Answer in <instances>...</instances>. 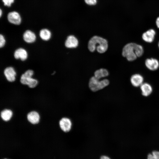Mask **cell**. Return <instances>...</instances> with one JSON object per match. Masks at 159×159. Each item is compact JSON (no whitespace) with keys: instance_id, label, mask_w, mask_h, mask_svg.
<instances>
[{"instance_id":"cell-1","label":"cell","mask_w":159,"mask_h":159,"mask_svg":"<svg viewBox=\"0 0 159 159\" xmlns=\"http://www.w3.org/2000/svg\"><path fill=\"white\" fill-rule=\"evenodd\" d=\"M144 50L142 46L136 43L131 42L126 44L123 47L122 55L129 61L135 60L138 57L143 54Z\"/></svg>"},{"instance_id":"cell-2","label":"cell","mask_w":159,"mask_h":159,"mask_svg":"<svg viewBox=\"0 0 159 159\" xmlns=\"http://www.w3.org/2000/svg\"><path fill=\"white\" fill-rule=\"evenodd\" d=\"M88 47L90 51L94 52L96 48L97 51L100 53L105 52L107 49L108 44L105 39L99 36H94L89 40Z\"/></svg>"},{"instance_id":"cell-3","label":"cell","mask_w":159,"mask_h":159,"mask_svg":"<svg viewBox=\"0 0 159 159\" xmlns=\"http://www.w3.org/2000/svg\"><path fill=\"white\" fill-rule=\"evenodd\" d=\"M109 83L108 79H105L100 81L94 76H93L90 80L89 86L92 91L95 92L103 89L107 86Z\"/></svg>"},{"instance_id":"cell-4","label":"cell","mask_w":159,"mask_h":159,"mask_svg":"<svg viewBox=\"0 0 159 159\" xmlns=\"http://www.w3.org/2000/svg\"><path fill=\"white\" fill-rule=\"evenodd\" d=\"M33 74V71L32 70H28L26 71L21 76L20 81L21 83L27 85L31 88L35 87L38 82L37 80L32 77Z\"/></svg>"},{"instance_id":"cell-5","label":"cell","mask_w":159,"mask_h":159,"mask_svg":"<svg viewBox=\"0 0 159 159\" xmlns=\"http://www.w3.org/2000/svg\"><path fill=\"white\" fill-rule=\"evenodd\" d=\"M61 129L64 132H68L71 129L72 123L71 120L67 117L62 118L59 121Z\"/></svg>"},{"instance_id":"cell-6","label":"cell","mask_w":159,"mask_h":159,"mask_svg":"<svg viewBox=\"0 0 159 159\" xmlns=\"http://www.w3.org/2000/svg\"><path fill=\"white\" fill-rule=\"evenodd\" d=\"M155 34V30L153 29H150L143 33L142 37L145 42L151 43L153 41Z\"/></svg>"},{"instance_id":"cell-7","label":"cell","mask_w":159,"mask_h":159,"mask_svg":"<svg viewBox=\"0 0 159 159\" xmlns=\"http://www.w3.org/2000/svg\"><path fill=\"white\" fill-rule=\"evenodd\" d=\"M7 18L9 22L15 25H19L21 22V16L16 11L9 12L8 14Z\"/></svg>"},{"instance_id":"cell-8","label":"cell","mask_w":159,"mask_h":159,"mask_svg":"<svg viewBox=\"0 0 159 159\" xmlns=\"http://www.w3.org/2000/svg\"><path fill=\"white\" fill-rule=\"evenodd\" d=\"M4 74L7 80L10 82L14 81L16 79V72L12 67L6 68L4 70Z\"/></svg>"},{"instance_id":"cell-9","label":"cell","mask_w":159,"mask_h":159,"mask_svg":"<svg viewBox=\"0 0 159 159\" xmlns=\"http://www.w3.org/2000/svg\"><path fill=\"white\" fill-rule=\"evenodd\" d=\"M145 64L146 67L150 70L155 71L159 67V62L157 59L153 58L147 59L145 61Z\"/></svg>"},{"instance_id":"cell-10","label":"cell","mask_w":159,"mask_h":159,"mask_svg":"<svg viewBox=\"0 0 159 159\" xmlns=\"http://www.w3.org/2000/svg\"><path fill=\"white\" fill-rule=\"evenodd\" d=\"M131 83L134 87H138L143 83L144 79L140 74H136L132 75L130 79Z\"/></svg>"},{"instance_id":"cell-11","label":"cell","mask_w":159,"mask_h":159,"mask_svg":"<svg viewBox=\"0 0 159 159\" xmlns=\"http://www.w3.org/2000/svg\"><path fill=\"white\" fill-rule=\"evenodd\" d=\"M78 44L77 39L74 35L68 36L65 43V45L68 48H74L77 47Z\"/></svg>"},{"instance_id":"cell-12","label":"cell","mask_w":159,"mask_h":159,"mask_svg":"<svg viewBox=\"0 0 159 159\" xmlns=\"http://www.w3.org/2000/svg\"><path fill=\"white\" fill-rule=\"evenodd\" d=\"M28 120L33 124H37L39 122L40 116L39 113L35 111H32L27 115Z\"/></svg>"},{"instance_id":"cell-13","label":"cell","mask_w":159,"mask_h":159,"mask_svg":"<svg viewBox=\"0 0 159 159\" xmlns=\"http://www.w3.org/2000/svg\"><path fill=\"white\" fill-rule=\"evenodd\" d=\"M14 56L16 59H20L22 61H24L27 58L28 54L27 51L24 49L19 48L15 51Z\"/></svg>"},{"instance_id":"cell-14","label":"cell","mask_w":159,"mask_h":159,"mask_svg":"<svg viewBox=\"0 0 159 159\" xmlns=\"http://www.w3.org/2000/svg\"><path fill=\"white\" fill-rule=\"evenodd\" d=\"M23 38L26 42L32 43L35 42L36 37L34 32L30 30H27L24 33Z\"/></svg>"},{"instance_id":"cell-15","label":"cell","mask_w":159,"mask_h":159,"mask_svg":"<svg viewBox=\"0 0 159 159\" xmlns=\"http://www.w3.org/2000/svg\"><path fill=\"white\" fill-rule=\"evenodd\" d=\"M142 95L144 96L147 97L150 95L153 91L151 86L148 83H143L140 86Z\"/></svg>"},{"instance_id":"cell-16","label":"cell","mask_w":159,"mask_h":159,"mask_svg":"<svg viewBox=\"0 0 159 159\" xmlns=\"http://www.w3.org/2000/svg\"><path fill=\"white\" fill-rule=\"evenodd\" d=\"M108 75L109 72L107 69L100 68L95 72L94 76L97 79L100 80L101 78L107 76Z\"/></svg>"},{"instance_id":"cell-17","label":"cell","mask_w":159,"mask_h":159,"mask_svg":"<svg viewBox=\"0 0 159 159\" xmlns=\"http://www.w3.org/2000/svg\"><path fill=\"white\" fill-rule=\"evenodd\" d=\"M12 112L9 109H5L1 113V116L2 119L5 121H9L12 116Z\"/></svg>"},{"instance_id":"cell-18","label":"cell","mask_w":159,"mask_h":159,"mask_svg":"<svg viewBox=\"0 0 159 159\" xmlns=\"http://www.w3.org/2000/svg\"><path fill=\"white\" fill-rule=\"evenodd\" d=\"M39 36L42 40L47 41L51 38V34L49 30L47 29H44L40 30Z\"/></svg>"},{"instance_id":"cell-19","label":"cell","mask_w":159,"mask_h":159,"mask_svg":"<svg viewBox=\"0 0 159 159\" xmlns=\"http://www.w3.org/2000/svg\"><path fill=\"white\" fill-rule=\"evenodd\" d=\"M85 3L87 5L92 6L96 5L97 3V0H83Z\"/></svg>"},{"instance_id":"cell-20","label":"cell","mask_w":159,"mask_h":159,"mask_svg":"<svg viewBox=\"0 0 159 159\" xmlns=\"http://www.w3.org/2000/svg\"><path fill=\"white\" fill-rule=\"evenodd\" d=\"M6 41L4 36L2 34L0 35V47H3L5 44Z\"/></svg>"},{"instance_id":"cell-21","label":"cell","mask_w":159,"mask_h":159,"mask_svg":"<svg viewBox=\"0 0 159 159\" xmlns=\"http://www.w3.org/2000/svg\"><path fill=\"white\" fill-rule=\"evenodd\" d=\"M14 1V0H2L4 5L8 6H10Z\"/></svg>"},{"instance_id":"cell-22","label":"cell","mask_w":159,"mask_h":159,"mask_svg":"<svg viewBox=\"0 0 159 159\" xmlns=\"http://www.w3.org/2000/svg\"><path fill=\"white\" fill-rule=\"evenodd\" d=\"M152 154L155 159H159V152L157 151H154Z\"/></svg>"},{"instance_id":"cell-23","label":"cell","mask_w":159,"mask_h":159,"mask_svg":"<svg viewBox=\"0 0 159 159\" xmlns=\"http://www.w3.org/2000/svg\"><path fill=\"white\" fill-rule=\"evenodd\" d=\"M155 24L157 27L159 29V16H157L155 19Z\"/></svg>"},{"instance_id":"cell-24","label":"cell","mask_w":159,"mask_h":159,"mask_svg":"<svg viewBox=\"0 0 159 159\" xmlns=\"http://www.w3.org/2000/svg\"><path fill=\"white\" fill-rule=\"evenodd\" d=\"M147 159H155L152 154H149L147 157Z\"/></svg>"},{"instance_id":"cell-25","label":"cell","mask_w":159,"mask_h":159,"mask_svg":"<svg viewBox=\"0 0 159 159\" xmlns=\"http://www.w3.org/2000/svg\"><path fill=\"white\" fill-rule=\"evenodd\" d=\"M100 159H111L108 156H105V155H102V156Z\"/></svg>"},{"instance_id":"cell-26","label":"cell","mask_w":159,"mask_h":159,"mask_svg":"<svg viewBox=\"0 0 159 159\" xmlns=\"http://www.w3.org/2000/svg\"><path fill=\"white\" fill-rule=\"evenodd\" d=\"M2 14V11L1 10V9L0 10V17L1 16V15Z\"/></svg>"},{"instance_id":"cell-27","label":"cell","mask_w":159,"mask_h":159,"mask_svg":"<svg viewBox=\"0 0 159 159\" xmlns=\"http://www.w3.org/2000/svg\"><path fill=\"white\" fill-rule=\"evenodd\" d=\"M2 159H9L7 158H3Z\"/></svg>"},{"instance_id":"cell-28","label":"cell","mask_w":159,"mask_h":159,"mask_svg":"<svg viewBox=\"0 0 159 159\" xmlns=\"http://www.w3.org/2000/svg\"><path fill=\"white\" fill-rule=\"evenodd\" d=\"M158 46L159 48V42H158Z\"/></svg>"}]
</instances>
